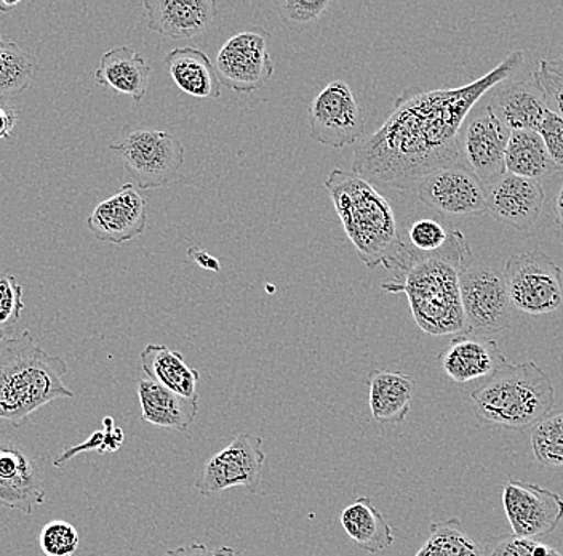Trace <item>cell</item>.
I'll list each match as a JSON object with an SVG mask.
<instances>
[{"mask_svg": "<svg viewBox=\"0 0 563 556\" xmlns=\"http://www.w3.org/2000/svg\"><path fill=\"white\" fill-rule=\"evenodd\" d=\"M526 62L509 52L477 80L455 89L410 87L394 100L385 124L355 144L352 172L369 183L408 189L440 168L461 161V130L478 101L510 79Z\"/></svg>", "mask_w": 563, "mask_h": 556, "instance_id": "6da1fadb", "label": "cell"}, {"mask_svg": "<svg viewBox=\"0 0 563 556\" xmlns=\"http://www.w3.org/2000/svg\"><path fill=\"white\" fill-rule=\"evenodd\" d=\"M474 255L466 236L452 230L449 242L438 252L421 253L405 242L394 262L393 276L383 281V291L405 294L411 315L422 332L432 337L466 334L461 304V274L473 266Z\"/></svg>", "mask_w": 563, "mask_h": 556, "instance_id": "7a4b0ae2", "label": "cell"}, {"mask_svg": "<svg viewBox=\"0 0 563 556\" xmlns=\"http://www.w3.org/2000/svg\"><path fill=\"white\" fill-rule=\"evenodd\" d=\"M323 186L362 263L393 269L405 241L389 200L368 179L343 168H333Z\"/></svg>", "mask_w": 563, "mask_h": 556, "instance_id": "3957f363", "label": "cell"}, {"mask_svg": "<svg viewBox=\"0 0 563 556\" xmlns=\"http://www.w3.org/2000/svg\"><path fill=\"white\" fill-rule=\"evenodd\" d=\"M65 359L47 353L30 330L0 344V421L21 428L30 415L59 397H73Z\"/></svg>", "mask_w": 563, "mask_h": 556, "instance_id": "277c9868", "label": "cell"}, {"mask_svg": "<svg viewBox=\"0 0 563 556\" xmlns=\"http://www.w3.org/2000/svg\"><path fill=\"white\" fill-rule=\"evenodd\" d=\"M475 417L485 425L522 432L543 422L555 403V389L533 361L508 362L471 393Z\"/></svg>", "mask_w": 563, "mask_h": 556, "instance_id": "5b68a950", "label": "cell"}, {"mask_svg": "<svg viewBox=\"0 0 563 556\" xmlns=\"http://www.w3.org/2000/svg\"><path fill=\"white\" fill-rule=\"evenodd\" d=\"M109 150L121 157L140 189L172 185L185 164V146L165 130H132L121 142L109 144Z\"/></svg>", "mask_w": 563, "mask_h": 556, "instance_id": "8992f818", "label": "cell"}, {"mask_svg": "<svg viewBox=\"0 0 563 556\" xmlns=\"http://www.w3.org/2000/svg\"><path fill=\"white\" fill-rule=\"evenodd\" d=\"M503 273L514 308L531 316L549 315L561 308L562 269L541 249L510 255Z\"/></svg>", "mask_w": 563, "mask_h": 556, "instance_id": "52a82bcc", "label": "cell"}, {"mask_svg": "<svg viewBox=\"0 0 563 556\" xmlns=\"http://www.w3.org/2000/svg\"><path fill=\"white\" fill-rule=\"evenodd\" d=\"M266 457L260 436L241 433L227 448L207 460L194 488L203 498L220 494L232 488H245L252 494H256L262 488Z\"/></svg>", "mask_w": 563, "mask_h": 556, "instance_id": "ba28073f", "label": "cell"}, {"mask_svg": "<svg viewBox=\"0 0 563 556\" xmlns=\"http://www.w3.org/2000/svg\"><path fill=\"white\" fill-rule=\"evenodd\" d=\"M460 287L466 334L487 337L509 329L512 304L503 271L471 266L461 274Z\"/></svg>", "mask_w": 563, "mask_h": 556, "instance_id": "9c48e42d", "label": "cell"}, {"mask_svg": "<svg viewBox=\"0 0 563 556\" xmlns=\"http://www.w3.org/2000/svg\"><path fill=\"white\" fill-rule=\"evenodd\" d=\"M269 39L271 34L262 26L249 28L228 39L214 59L221 86L241 94H252L263 87L276 72L267 52Z\"/></svg>", "mask_w": 563, "mask_h": 556, "instance_id": "30bf717a", "label": "cell"}, {"mask_svg": "<svg viewBox=\"0 0 563 556\" xmlns=\"http://www.w3.org/2000/svg\"><path fill=\"white\" fill-rule=\"evenodd\" d=\"M309 127L314 142L334 150L361 142L364 115L354 91L344 80H333L312 100Z\"/></svg>", "mask_w": 563, "mask_h": 556, "instance_id": "8fae6325", "label": "cell"}, {"mask_svg": "<svg viewBox=\"0 0 563 556\" xmlns=\"http://www.w3.org/2000/svg\"><path fill=\"white\" fill-rule=\"evenodd\" d=\"M418 198L446 218L477 217L488 212L487 186L461 161L422 178L418 183Z\"/></svg>", "mask_w": 563, "mask_h": 556, "instance_id": "7c38bea8", "label": "cell"}, {"mask_svg": "<svg viewBox=\"0 0 563 556\" xmlns=\"http://www.w3.org/2000/svg\"><path fill=\"white\" fill-rule=\"evenodd\" d=\"M510 132L488 105L475 107L461 130V162L485 186L506 174V148Z\"/></svg>", "mask_w": 563, "mask_h": 556, "instance_id": "4fadbf2b", "label": "cell"}, {"mask_svg": "<svg viewBox=\"0 0 563 556\" xmlns=\"http://www.w3.org/2000/svg\"><path fill=\"white\" fill-rule=\"evenodd\" d=\"M501 502L516 537L548 536L563 520V499L541 486L509 480L503 484Z\"/></svg>", "mask_w": 563, "mask_h": 556, "instance_id": "5bb4252c", "label": "cell"}, {"mask_svg": "<svg viewBox=\"0 0 563 556\" xmlns=\"http://www.w3.org/2000/svg\"><path fill=\"white\" fill-rule=\"evenodd\" d=\"M88 230L101 242L125 244L147 227V203L133 183L95 207L87 218Z\"/></svg>", "mask_w": 563, "mask_h": 556, "instance_id": "9a60e30c", "label": "cell"}, {"mask_svg": "<svg viewBox=\"0 0 563 556\" xmlns=\"http://www.w3.org/2000/svg\"><path fill=\"white\" fill-rule=\"evenodd\" d=\"M47 498L33 457L23 446L0 441V506L31 515Z\"/></svg>", "mask_w": 563, "mask_h": 556, "instance_id": "2e32d148", "label": "cell"}, {"mask_svg": "<svg viewBox=\"0 0 563 556\" xmlns=\"http://www.w3.org/2000/svg\"><path fill=\"white\" fill-rule=\"evenodd\" d=\"M544 199V188L540 182L517 177L508 172L487 186L488 212L516 231H528L537 224Z\"/></svg>", "mask_w": 563, "mask_h": 556, "instance_id": "e0dca14e", "label": "cell"}, {"mask_svg": "<svg viewBox=\"0 0 563 556\" xmlns=\"http://www.w3.org/2000/svg\"><path fill=\"white\" fill-rule=\"evenodd\" d=\"M439 361L443 372L457 385L490 379L509 362L495 340L475 334L455 337L440 353Z\"/></svg>", "mask_w": 563, "mask_h": 556, "instance_id": "ac0fdd59", "label": "cell"}, {"mask_svg": "<svg viewBox=\"0 0 563 556\" xmlns=\"http://www.w3.org/2000/svg\"><path fill=\"white\" fill-rule=\"evenodd\" d=\"M488 107L495 112L509 132L534 130L548 115L543 90L533 77L530 79H508L492 89Z\"/></svg>", "mask_w": 563, "mask_h": 556, "instance_id": "d6986e66", "label": "cell"}, {"mask_svg": "<svg viewBox=\"0 0 563 556\" xmlns=\"http://www.w3.org/2000/svg\"><path fill=\"white\" fill-rule=\"evenodd\" d=\"M147 28L168 39H194L210 30L217 19L214 0H144Z\"/></svg>", "mask_w": 563, "mask_h": 556, "instance_id": "ffe728a7", "label": "cell"}, {"mask_svg": "<svg viewBox=\"0 0 563 556\" xmlns=\"http://www.w3.org/2000/svg\"><path fill=\"white\" fill-rule=\"evenodd\" d=\"M136 393H139L141 417L154 427L186 433L199 414V397L189 400V397L176 395L153 380H140Z\"/></svg>", "mask_w": 563, "mask_h": 556, "instance_id": "44dd1931", "label": "cell"}, {"mask_svg": "<svg viewBox=\"0 0 563 556\" xmlns=\"http://www.w3.org/2000/svg\"><path fill=\"white\" fill-rule=\"evenodd\" d=\"M151 72L153 68L143 55L132 47L121 45L101 56L95 80L114 94L129 95L140 103L150 86Z\"/></svg>", "mask_w": 563, "mask_h": 556, "instance_id": "7402d4cb", "label": "cell"}, {"mask_svg": "<svg viewBox=\"0 0 563 556\" xmlns=\"http://www.w3.org/2000/svg\"><path fill=\"white\" fill-rule=\"evenodd\" d=\"M368 406L379 424H404L410 413L415 380L402 372L376 369L367 378Z\"/></svg>", "mask_w": 563, "mask_h": 556, "instance_id": "603a6c76", "label": "cell"}, {"mask_svg": "<svg viewBox=\"0 0 563 556\" xmlns=\"http://www.w3.org/2000/svg\"><path fill=\"white\" fill-rule=\"evenodd\" d=\"M165 68L179 90L194 98H220L221 83L209 56L199 48L179 47L168 52Z\"/></svg>", "mask_w": 563, "mask_h": 556, "instance_id": "cb8c5ba5", "label": "cell"}, {"mask_svg": "<svg viewBox=\"0 0 563 556\" xmlns=\"http://www.w3.org/2000/svg\"><path fill=\"white\" fill-rule=\"evenodd\" d=\"M140 362L147 379L165 386L176 395L189 397V400L197 397L199 371L191 368L179 351L170 350L167 345L150 344L141 351Z\"/></svg>", "mask_w": 563, "mask_h": 556, "instance_id": "d4e9b609", "label": "cell"}, {"mask_svg": "<svg viewBox=\"0 0 563 556\" xmlns=\"http://www.w3.org/2000/svg\"><path fill=\"white\" fill-rule=\"evenodd\" d=\"M341 527L347 537L368 554H379L394 544L393 527L368 498H357L341 512Z\"/></svg>", "mask_w": 563, "mask_h": 556, "instance_id": "484cf974", "label": "cell"}, {"mask_svg": "<svg viewBox=\"0 0 563 556\" xmlns=\"http://www.w3.org/2000/svg\"><path fill=\"white\" fill-rule=\"evenodd\" d=\"M505 161L508 174L534 179V182L561 172L549 156L548 148L540 133L534 130L510 132Z\"/></svg>", "mask_w": 563, "mask_h": 556, "instance_id": "4316f807", "label": "cell"}, {"mask_svg": "<svg viewBox=\"0 0 563 556\" xmlns=\"http://www.w3.org/2000/svg\"><path fill=\"white\" fill-rule=\"evenodd\" d=\"M415 556H485L484 547L457 519L432 523L429 538Z\"/></svg>", "mask_w": 563, "mask_h": 556, "instance_id": "83f0119b", "label": "cell"}, {"mask_svg": "<svg viewBox=\"0 0 563 556\" xmlns=\"http://www.w3.org/2000/svg\"><path fill=\"white\" fill-rule=\"evenodd\" d=\"M37 59L18 47L12 41H3L0 44V100L15 97L31 86Z\"/></svg>", "mask_w": 563, "mask_h": 556, "instance_id": "f1b7e54d", "label": "cell"}, {"mask_svg": "<svg viewBox=\"0 0 563 556\" xmlns=\"http://www.w3.org/2000/svg\"><path fill=\"white\" fill-rule=\"evenodd\" d=\"M531 448L540 466L563 467V410L549 414L533 427Z\"/></svg>", "mask_w": 563, "mask_h": 556, "instance_id": "f546056e", "label": "cell"}, {"mask_svg": "<svg viewBox=\"0 0 563 556\" xmlns=\"http://www.w3.org/2000/svg\"><path fill=\"white\" fill-rule=\"evenodd\" d=\"M485 556H563L558 548L537 538L516 537L514 534L488 537L484 544Z\"/></svg>", "mask_w": 563, "mask_h": 556, "instance_id": "4dcf8cb0", "label": "cell"}, {"mask_svg": "<svg viewBox=\"0 0 563 556\" xmlns=\"http://www.w3.org/2000/svg\"><path fill=\"white\" fill-rule=\"evenodd\" d=\"M531 77L543 90L549 111L563 119V56L540 59Z\"/></svg>", "mask_w": 563, "mask_h": 556, "instance_id": "1f68e13d", "label": "cell"}, {"mask_svg": "<svg viewBox=\"0 0 563 556\" xmlns=\"http://www.w3.org/2000/svg\"><path fill=\"white\" fill-rule=\"evenodd\" d=\"M79 531L68 521L63 520L45 524L38 536V545L45 556H73L79 548Z\"/></svg>", "mask_w": 563, "mask_h": 556, "instance_id": "d6a6232c", "label": "cell"}, {"mask_svg": "<svg viewBox=\"0 0 563 556\" xmlns=\"http://www.w3.org/2000/svg\"><path fill=\"white\" fill-rule=\"evenodd\" d=\"M274 6L288 30H301L327 12L330 0H277Z\"/></svg>", "mask_w": 563, "mask_h": 556, "instance_id": "836d02e7", "label": "cell"}, {"mask_svg": "<svg viewBox=\"0 0 563 556\" xmlns=\"http://www.w3.org/2000/svg\"><path fill=\"white\" fill-rule=\"evenodd\" d=\"M408 246L421 253L438 252L449 242L452 230H446L434 218H420L408 228Z\"/></svg>", "mask_w": 563, "mask_h": 556, "instance_id": "e575fe53", "label": "cell"}, {"mask_svg": "<svg viewBox=\"0 0 563 556\" xmlns=\"http://www.w3.org/2000/svg\"><path fill=\"white\" fill-rule=\"evenodd\" d=\"M103 424V432H95L84 445L66 450L63 456H59L58 459L53 462L55 467H62L63 464L68 462V460L73 459L77 454L87 453V450H97V453L104 454L115 453V450L121 449L123 441H125V436H123L121 428L115 427L114 418L104 417Z\"/></svg>", "mask_w": 563, "mask_h": 556, "instance_id": "d590c367", "label": "cell"}, {"mask_svg": "<svg viewBox=\"0 0 563 556\" xmlns=\"http://www.w3.org/2000/svg\"><path fill=\"white\" fill-rule=\"evenodd\" d=\"M24 309L23 287L12 274L0 276V327L13 329Z\"/></svg>", "mask_w": 563, "mask_h": 556, "instance_id": "8d00e7d4", "label": "cell"}, {"mask_svg": "<svg viewBox=\"0 0 563 556\" xmlns=\"http://www.w3.org/2000/svg\"><path fill=\"white\" fill-rule=\"evenodd\" d=\"M538 133L548 148L549 156L558 165L559 171L563 172V119L561 116L549 111L541 122Z\"/></svg>", "mask_w": 563, "mask_h": 556, "instance_id": "74e56055", "label": "cell"}, {"mask_svg": "<svg viewBox=\"0 0 563 556\" xmlns=\"http://www.w3.org/2000/svg\"><path fill=\"white\" fill-rule=\"evenodd\" d=\"M164 556H238L231 547H221L217 550H210L203 544H191L186 547L176 548L167 552Z\"/></svg>", "mask_w": 563, "mask_h": 556, "instance_id": "f35d334b", "label": "cell"}, {"mask_svg": "<svg viewBox=\"0 0 563 556\" xmlns=\"http://www.w3.org/2000/svg\"><path fill=\"white\" fill-rule=\"evenodd\" d=\"M18 116L15 109L0 100V142L12 140L13 130H15Z\"/></svg>", "mask_w": 563, "mask_h": 556, "instance_id": "ab89813d", "label": "cell"}, {"mask_svg": "<svg viewBox=\"0 0 563 556\" xmlns=\"http://www.w3.org/2000/svg\"><path fill=\"white\" fill-rule=\"evenodd\" d=\"M188 257L197 265L202 266L203 270L214 271V273L221 270V263L214 257H211L209 252L202 251L197 246L188 249Z\"/></svg>", "mask_w": 563, "mask_h": 556, "instance_id": "60d3db41", "label": "cell"}, {"mask_svg": "<svg viewBox=\"0 0 563 556\" xmlns=\"http://www.w3.org/2000/svg\"><path fill=\"white\" fill-rule=\"evenodd\" d=\"M554 216H555V225H558L559 233L562 236V246H563V183L561 189H559L558 196H555L554 200Z\"/></svg>", "mask_w": 563, "mask_h": 556, "instance_id": "b9f144b4", "label": "cell"}, {"mask_svg": "<svg viewBox=\"0 0 563 556\" xmlns=\"http://www.w3.org/2000/svg\"><path fill=\"white\" fill-rule=\"evenodd\" d=\"M20 2H0V12L10 13Z\"/></svg>", "mask_w": 563, "mask_h": 556, "instance_id": "7bdbcfd3", "label": "cell"}, {"mask_svg": "<svg viewBox=\"0 0 563 556\" xmlns=\"http://www.w3.org/2000/svg\"><path fill=\"white\" fill-rule=\"evenodd\" d=\"M10 334H13V329H3V327H0V344L10 339Z\"/></svg>", "mask_w": 563, "mask_h": 556, "instance_id": "ee69618b", "label": "cell"}, {"mask_svg": "<svg viewBox=\"0 0 563 556\" xmlns=\"http://www.w3.org/2000/svg\"><path fill=\"white\" fill-rule=\"evenodd\" d=\"M7 39H9V37L3 36V34L0 33V44H2L3 41H7Z\"/></svg>", "mask_w": 563, "mask_h": 556, "instance_id": "f6af8a7d", "label": "cell"}]
</instances>
